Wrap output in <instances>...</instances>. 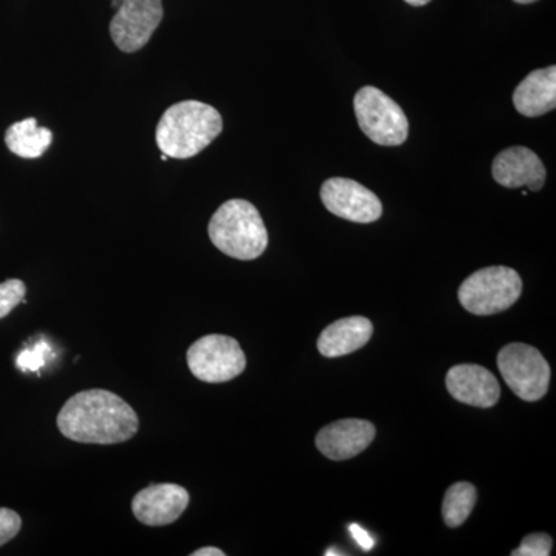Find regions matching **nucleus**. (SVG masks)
I'll return each instance as SVG.
<instances>
[{"label":"nucleus","instance_id":"1","mask_svg":"<svg viewBox=\"0 0 556 556\" xmlns=\"http://www.w3.org/2000/svg\"><path fill=\"white\" fill-rule=\"evenodd\" d=\"M56 424L62 437L79 444H121L139 428L137 412L123 397L98 388L70 397Z\"/></svg>","mask_w":556,"mask_h":556},{"label":"nucleus","instance_id":"2","mask_svg":"<svg viewBox=\"0 0 556 556\" xmlns=\"http://www.w3.org/2000/svg\"><path fill=\"white\" fill-rule=\"evenodd\" d=\"M223 131L218 110L200 101H182L161 116L156 144L169 159L188 160L199 155Z\"/></svg>","mask_w":556,"mask_h":556},{"label":"nucleus","instance_id":"3","mask_svg":"<svg viewBox=\"0 0 556 556\" xmlns=\"http://www.w3.org/2000/svg\"><path fill=\"white\" fill-rule=\"evenodd\" d=\"M208 239L223 254L243 262L258 258L269 243L258 208L247 200H229L218 207L208 223Z\"/></svg>","mask_w":556,"mask_h":556},{"label":"nucleus","instance_id":"4","mask_svg":"<svg viewBox=\"0 0 556 556\" xmlns=\"http://www.w3.org/2000/svg\"><path fill=\"white\" fill-rule=\"evenodd\" d=\"M522 280L507 266H489L464 280L457 291L460 305L475 316L503 313L521 298Z\"/></svg>","mask_w":556,"mask_h":556},{"label":"nucleus","instance_id":"5","mask_svg":"<svg viewBox=\"0 0 556 556\" xmlns=\"http://www.w3.org/2000/svg\"><path fill=\"white\" fill-rule=\"evenodd\" d=\"M354 112L358 127L376 144L394 148L407 141V116L401 105L382 90L362 87L354 97Z\"/></svg>","mask_w":556,"mask_h":556},{"label":"nucleus","instance_id":"6","mask_svg":"<svg viewBox=\"0 0 556 556\" xmlns=\"http://www.w3.org/2000/svg\"><path fill=\"white\" fill-rule=\"evenodd\" d=\"M497 368L508 388L526 402L546 396L551 386V365L536 348L510 343L497 354Z\"/></svg>","mask_w":556,"mask_h":556},{"label":"nucleus","instance_id":"7","mask_svg":"<svg viewBox=\"0 0 556 556\" xmlns=\"http://www.w3.org/2000/svg\"><path fill=\"white\" fill-rule=\"evenodd\" d=\"M188 365L201 382L223 383L239 378L247 368V356L236 339L208 334L189 348Z\"/></svg>","mask_w":556,"mask_h":556},{"label":"nucleus","instance_id":"8","mask_svg":"<svg viewBox=\"0 0 556 556\" xmlns=\"http://www.w3.org/2000/svg\"><path fill=\"white\" fill-rule=\"evenodd\" d=\"M112 7L110 36L124 53L141 50L164 17L163 0H112Z\"/></svg>","mask_w":556,"mask_h":556},{"label":"nucleus","instance_id":"9","mask_svg":"<svg viewBox=\"0 0 556 556\" xmlns=\"http://www.w3.org/2000/svg\"><path fill=\"white\" fill-rule=\"evenodd\" d=\"M320 199L331 214L350 222L368 225L382 217L383 208L378 195L354 179H327L321 186Z\"/></svg>","mask_w":556,"mask_h":556},{"label":"nucleus","instance_id":"10","mask_svg":"<svg viewBox=\"0 0 556 556\" xmlns=\"http://www.w3.org/2000/svg\"><path fill=\"white\" fill-rule=\"evenodd\" d=\"M190 496L178 484H152L142 489L131 501V511L141 525L163 527L174 525L189 507Z\"/></svg>","mask_w":556,"mask_h":556},{"label":"nucleus","instance_id":"11","mask_svg":"<svg viewBox=\"0 0 556 556\" xmlns=\"http://www.w3.org/2000/svg\"><path fill=\"white\" fill-rule=\"evenodd\" d=\"M492 175L507 189L529 188L536 192L546 182V167L535 152L521 146L503 150L493 161Z\"/></svg>","mask_w":556,"mask_h":556},{"label":"nucleus","instance_id":"12","mask_svg":"<svg viewBox=\"0 0 556 556\" xmlns=\"http://www.w3.org/2000/svg\"><path fill=\"white\" fill-rule=\"evenodd\" d=\"M375 438L376 427L368 420L342 419L321 428L316 445L328 459L345 460L365 452Z\"/></svg>","mask_w":556,"mask_h":556},{"label":"nucleus","instance_id":"13","mask_svg":"<svg viewBox=\"0 0 556 556\" xmlns=\"http://www.w3.org/2000/svg\"><path fill=\"white\" fill-rule=\"evenodd\" d=\"M447 390L456 401L471 407L490 408L501 397L500 382L479 365H456L447 372Z\"/></svg>","mask_w":556,"mask_h":556},{"label":"nucleus","instance_id":"14","mask_svg":"<svg viewBox=\"0 0 556 556\" xmlns=\"http://www.w3.org/2000/svg\"><path fill=\"white\" fill-rule=\"evenodd\" d=\"M515 109L527 118H538L556 108V67L535 70L514 93Z\"/></svg>","mask_w":556,"mask_h":556},{"label":"nucleus","instance_id":"15","mask_svg":"<svg viewBox=\"0 0 556 556\" xmlns=\"http://www.w3.org/2000/svg\"><path fill=\"white\" fill-rule=\"evenodd\" d=\"M372 336V324L365 317L340 318L324 329L317 348L321 356L340 357L361 350Z\"/></svg>","mask_w":556,"mask_h":556},{"label":"nucleus","instance_id":"16","mask_svg":"<svg viewBox=\"0 0 556 556\" xmlns=\"http://www.w3.org/2000/svg\"><path fill=\"white\" fill-rule=\"evenodd\" d=\"M51 141L53 134L47 127H39L36 118L14 123L5 134L7 148L21 159H39L50 148Z\"/></svg>","mask_w":556,"mask_h":556},{"label":"nucleus","instance_id":"17","mask_svg":"<svg viewBox=\"0 0 556 556\" xmlns=\"http://www.w3.org/2000/svg\"><path fill=\"white\" fill-rule=\"evenodd\" d=\"M477 489L470 482H456L447 490L442 504L445 525L459 527L467 521L477 506Z\"/></svg>","mask_w":556,"mask_h":556},{"label":"nucleus","instance_id":"18","mask_svg":"<svg viewBox=\"0 0 556 556\" xmlns=\"http://www.w3.org/2000/svg\"><path fill=\"white\" fill-rule=\"evenodd\" d=\"M25 294H27V287L17 278H10L0 283V318L9 316L11 311L24 302Z\"/></svg>","mask_w":556,"mask_h":556},{"label":"nucleus","instance_id":"19","mask_svg":"<svg viewBox=\"0 0 556 556\" xmlns=\"http://www.w3.org/2000/svg\"><path fill=\"white\" fill-rule=\"evenodd\" d=\"M552 554V538L547 533H532L522 540L521 546L511 556H548Z\"/></svg>","mask_w":556,"mask_h":556},{"label":"nucleus","instance_id":"20","mask_svg":"<svg viewBox=\"0 0 556 556\" xmlns=\"http://www.w3.org/2000/svg\"><path fill=\"white\" fill-rule=\"evenodd\" d=\"M21 529L22 519L20 514L11 510V508L0 507V547L5 546L13 538H16Z\"/></svg>","mask_w":556,"mask_h":556},{"label":"nucleus","instance_id":"21","mask_svg":"<svg viewBox=\"0 0 556 556\" xmlns=\"http://www.w3.org/2000/svg\"><path fill=\"white\" fill-rule=\"evenodd\" d=\"M46 346L39 345L35 351H24L20 357H17V367L22 371H36L43 365L42 353Z\"/></svg>","mask_w":556,"mask_h":556},{"label":"nucleus","instance_id":"22","mask_svg":"<svg viewBox=\"0 0 556 556\" xmlns=\"http://www.w3.org/2000/svg\"><path fill=\"white\" fill-rule=\"evenodd\" d=\"M350 532L353 533V538L356 540L358 546L365 548V551H371V548L375 547V540L369 536L367 530L362 529V527L357 525H351Z\"/></svg>","mask_w":556,"mask_h":556},{"label":"nucleus","instance_id":"23","mask_svg":"<svg viewBox=\"0 0 556 556\" xmlns=\"http://www.w3.org/2000/svg\"><path fill=\"white\" fill-rule=\"evenodd\" d=\"M192 556H225V552L217 547H203L192 552Z\"/></svg>","mask_w":556,"mask_h":556},{"label":"nucleus","instance_id":"24","mask_svg":"<svg viewBox=\"0 0 556 556\" xmlns=\"http://www.w3.org/2000/svg\"><path fill=\"white\" fill-rule=\"evenodd\" d=\"M405 2L413 7H424L427 5V3H430L431 0H405Z\"/></svg>","mask_w":556,"mask_h":556},{"label":"nucleus","instance_id":"25","mask_svg":"<svg viewBox=\"0 0 556 556\" xmlns=\"http://www.w3.org/2000/svg\"><path fill=\"white\" fill-rule=\"evenodd\" d=\"M514 2L522 3V5H527V3L536 2V0H514Z\"/></svg>","mask_w":556,"mask_h":556}]
</instances>
